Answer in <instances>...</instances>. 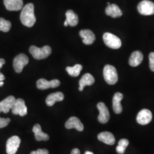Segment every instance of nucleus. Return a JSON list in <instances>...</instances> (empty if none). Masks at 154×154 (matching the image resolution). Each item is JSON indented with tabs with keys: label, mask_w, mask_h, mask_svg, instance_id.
I'll list each match as a JSON object with an SVG mask.
<instances>
[{
	"label": "nucleus",
	"mask_w": 154,
	"mask_h": 154,
	"mask_svg": "<svg viewBox=\"0 0 154 154\" xmlns=\"http://www.w3.org/2000/svg\"><path fill=\"white\" fill-rule=\"evenodd\" d=\"M20 20L22 24L29 28L32 27L36 22L34 14V6L32 3L26 4L22 9L20 14Z\"/></svg>",
	"instance_id": "1"
},
{
	"label": "nucleus",
	"mask_w": 154,
	"mask_h": 154,
	"mask_svg": "<svg viewBox=\"0 0 154 154\" xmlns=\"http://www.w3.org/2000/svg\"><path fill=\"white\" fill-rule=\"evenodd\" d=\"M29 52L33 58L40 60L48 57L51 53V49L49 46H45L41 48H37L35 46H31L29 48Z\"/></svg>",
	"instance_id": "2"
},
{
	"label": "nucleus",
	"mask_w": 154,
	"mask_h": 154,
	"mask_svg": "<svg viewBox=\"0 0 154 154\" xmlns=\"http://www.w3.org/2000/svg\"><path fill=\"white\" fill-rule=\"evenodd\" d=\"M103 77L106 82L109 85H115L118 80V75L116 67L110 65H106L103 69Z\"/></svg>",
	"instance_id": "3"
},
{
	"label": "nucleus",
	"mask_w": 154,
	"mask_h": 154,
	"mask_svg": "<svg viewBox=\"0 0 154 154\" xmlns=\"http://www.w3.org/2000/svg\"><path fill=\"white\" fill-rule=\"evenodd\" d=\"M103 39L106 45L110 48L118 49L121 47V40L114 34L105 33L103 35Z\"/></svg>",
	"instance_id": "4"
},
{
	"label": "nucleus",
	"mask_w": 154,
	"mask_h": 154,
	"mask_svg": "<svg viewBox=\"0 0 154 154\" xmlns=\"http://www.w3.org/2000/svg\"><path fill=\"white\" fill-rule=\"evenodd\" d=\"M139 13L144 16H151L154 14V3L148 0L141 1L138 5Z\"/></svg>",
	"instance_id": "5"
},
{
	"label": "nucleus",
	"mask_w": 154,
	"mask_h": 154,
	"mask_svg": "<svg viewBox=\"0 0 154 154\" xmlns=\"http://www.w3.org/2000/svg\"><path fill=\"white\" fill-rule=\"evenodd\" d=\"M29 63L28 56L25 54H20L16 56L13 60V67L15 72L20 73L22 72L23 67Z\"/></svg>",
	"instance_id": "6"
},
{
	"label": "nucleus",
	"mask_w": 154,
	"mask_h": 154,
	"mask_svg": "<svg viewBox=\"0 0 154 154\" xmlns=\"http://www.w3.org/2000/svg\"><path fill=\"white\" fill-rule=\"evenodd\" d=\"M11 112L14 115H19L21 116H26L28 113V109L24 100L22 98L17 99L11 109Z\"/></svg>",
	"instance_id": "7"
},
{
	"label": "nucleus",
	"mask_w": 154,
	"mask_h": 154,
	"mask_svg": "<svg viewBox=\"0 0 154 154\" xmlns=\"http://www.w3.org/2000/svg\"><path fill=\"white\" fill-rule=\"evenodd\" d=\"M21 144V139L18 136H13L6 142V152L8 154H15Z\"/></svg>",
	"instance_id": "8"
},
{
	"label": "nucleus",
	"mask_w": 154,
	"mask_h": 154,
	"mask_svg": "<svg viewBox=\"0 0 154 154\" xmlns=\"http://www.w3.org/2000/svg\"><path fill=\"white\" fill-rule=\"evenodd\" d=\"M97 108L99 111L98 121L102 124L106 123L110 119V112L107 107L104 103L99 102L97 105Z\"/></svg>",
	"instance_id": "9"
},
{
	"label": "nucleus",
	"mask_w": 154,
	"mask_h": 154,
	"mask_svg": "<svg viewBox=\"0 0 154 154\" xmlns=\"http://www.w3.org/2000/svg\"><path fill=\"white\" fill-rule=\"evenodd\" d=\"M61 82L58 79H53L48 81L46 79L41 78L37 82V87L40 90H46L49 88H55L58 87Z\"/></svg>",
	"instance_id": "10"
},
{
	"label": "nucleus",
	"mask_w": 154,
	"mask_h": 154,
	"mask_svg": "<svg viewBox=\"0 0 154 154\" xmlns=\"http://www.w3.org/2000/svg\"><path fill=\"white\" fill-rule=\"evenodd\" d=\"M152 114L148 109H143L138 113L137 121L141 125H146L152 121Z\"/></svg>",
	"instance_id": "11"
},
{
	"label": "nucleus",
	"mask_w": 154,
	"mask_h": 154,
	"mask_svg": "<svg viewBox=\"0 0 154 154\" xmlns=\"http://www.w3.org/2000/svg\"><path fill=\"white\" fill-rule=\"evenodd\" d=\"M16 100V99L14 96L11 95L2 100L0 102V113L1 112L8 113L10 110L12 109Z\"/></svg>",
	"instance_id": "12"
},
{
	"label": "nucleus",
	"mask_w": 154,
	"mask_h": 154,
	"mask_svg": "<svg viewBox=\"0 0 154 154\" xmlns=\"http://www.w3.org/2000/svg\"><path fill=\"white\" fill-rule=\"evenodd\" d=\"M6 9L9 11H18L22 9L23 0H4Z\"/></svg>",
	"instance_id": "13"
},
{
	"label": "nucleus",
	"mask_w": 154,
	"mask_h": 154,
	"mask_svg": "<svg viewBox=\"0 0 154 154\" xmlns=\"http://www.w3.org/2000/svg\"><path fill=\"white\" fill-rule=\"evenodd\" d=\"M65 127L67 129L75 128L78 131H82L84 129L82 122L75 116L71 117L67 120L65 123Z\"/></svg>",
	"instance_id": "14"
},
{
	"label": "nucleus",
	"mask_w": 154,
	"mask_h": 154,
	"mask_svg": "<svg viewBox=\"0 0 154 154\" xmlns=\"http://www.w3.org/2000/svg\"><path fill=\"white\" fill-rule=\"evenodd\" d=\"M80 36L82 38V42L85 45H91L95 41V36L93 32L88 29L82 30L79 32Z\"/></svg>",
	"instance_id": "15"
},
{
	"label": "nucleus",
	"mask_w": 154,
	"mask_h": 154,
	"mask_svg": "<svg viewBox=\"0 0 154 154\" xmlns=\"http://www.w3.org/2000/svg\"><path fill=\"white\" fill-rule=\"evenodd\" d=\"M123 95L121 93H116L112 98V107L116 114H119L122 112V106L121 102L123 99Z\"/></svg>",
	"instance_id": "16"
},
{
	"label": "nucleus",
	"mask_w": 154,
	"mask_h": 154,
	"mask_svg": "<svg viewBox=\"0 0 154 154\" xmlns=\"http://www.w3.org/2000/svg\"><path fill=\"white\" fill-rule=\"evenodd\" d=\"M106 14L114 18H119L122 16V11L118 5L116 4H110L106 8Z\"/></svg>",
	"instance_id": "17"
},
{
	"label": "nucleus",
	"mask_w": 154,
	"mask_h": 154,
	"mask_svg": "<svg viewBox=\"0 0 154 154\" xmlns=\"http://www.w3.org/2000/svg\"><path fill=\"white\" fill-rule=\"evenodd\" d=\"M64 99V95L61 92H57L50 94L49 95L46 99V103L48 106H53L57 102H61Z\"/></svg>",
	"instance_id": "18"
},
{
	"label": "nucleus",
	"mask_w": 154,
	"mask_h": 154,
	"mask_svg": "<svg viewBox=\"0 0 154 154\" xmlns=\"http://www.w3.org/2000/svg\"><path fill=\"white\" fill-rule=\"evenodd\" d=\"M94 82H95V79L91 74L89 73L85 74V75H83L79 82V90L80 91H82L83 88L86 86H91L93 85Z\"/></svg>",
	"instance_id": "19"
},
{
	"label": "nucleus",
	"mask_w": 154,
	"mask_h": 154,
	"mask_svg": "<svg viewBox=\"0 0 154 154\" xmlns=\"http://www.w3.org/2000/svg\"><path fill=\"white\" fill-rule=\"evenodd\" d=\"M98 139L100 142H102L108 145H113L116 143V138L113 134L107 131L100 133L98 135Z\"/></svg>",
	"instance_id": "20"
},
{
	"label": "nucleus",
	"mask_w": 154,
	"mask_h": 154,
	"mask_svg": "<svg viewBox=\"0 0 154 154\" xmlns=\"http://www.w3.org/2000/svg\"><path fill=\"white\" fill-rule=\"evenodd\" d=\"M143 55L140 51H134L129 59V64L132 67H136L139 65L143 61Z\"/></svg>",
	"instance_id": "21"
},
{
	"label": "nucleus",
	"mask_w": 154,
	"mask_h": 154,
	"mask_svg": "<svg viewBox=\"0 0 154 154\" xmlns=\"http://www.w3.org/2000/svg\"><path fill=\"white\" fill-rule=\"evenodd\" d=\"M33 131L35 134V138L37 141H46L49 139V136L42 132L41 127L39 124H35L33 128Z\"/></svg>",
	"instance_id": "22"
},
{
	"label": "nucleus",
	"mask_w": 154,
	"mask_h": 154,
	"mask_svg": "<svg viewBox=\"0 0 154 154\" xmlns=\"http://www.w3.org/2000/svg\"><path fill=\"white\" fill-rule=\"evenodd\" d=\"M66 21L71 26H75L78 23V17L72 10H69L66 13Z\"/></svg>",
	"instance_id": "23"
},
{
	"label": "nucleus",
	"mask_w": 154,
	"mask_h": 154,
	"mask_svg": "<svg viewBox=\"0 0 154 154\" xmlns=\"http://www.w3.org/2000/svg\"><path fill=\"white\" fill-rule=\"evenodd\" d=\"M82 69L83 67L81 65L77 64L72 67H67L66 70L70 76L75 77H78L80 74Z\"/></svg>",
	"instance_id": "24"
},
{
	"label": "nucleus",
	"mask_w": 154,
	"mask_h": 154,
	"mask_svg": "<svg viewBox=\"0 0 154 154\" xmlns=\"http://www.w3.org/2000/svg\"><path fill=\"white\" fill-rule=\"evenodd\" d=\"M11 27V22L4 18H0V31L8 32Z\"/></svg>",
	"instance_id": "25"
},
{
	"label": "nucleus",
	"mask_w": 154,
	"mask_h": 154,
	"mask_svg": "<svg viewBox=\"0 0 154 154\" xmlns=\"http://www.w3.org/2000/svg\"><path fill=\"white\" fill-rule=\"evenodd\" d=\"M11 122L9 118H2L0 117V128L7 126Z\"/></svg>",
	"instance_id": "26"
},
{
	"label": "nucleus",
	"mask_w": 154,
	"mask_h": 154,
	"mask_svg": "<svg viewBox=\"0 0 154 154\" xmlns=\"http://www.w3.org/2000/svg\"><path fill=\"white\" fill-rule=\"evenodd\" d=\"M149 68L151 71L154 72V52H151L149 54Z\"/></svg>",
	"instance_id": "27"
},
{
	"label": "nucleus",
	"mask_w": 154,
	"mask_h": 154,
	"mask_svg": "<svg viewBox=\"0 0 154 154\" xmlns=\"http://www.w3.org/2000/svg\"><path fill=\"white\" fill-rule=\"evenodd\" d=\"M128 144H129V142H128V140L127 139H122L119 140V142L118 143V146H121L122 147L126 149L127 147L128 146Z\"/></svg>",
	"instance_id": "28"
},
{
	"label": "nucleus",
	"mask_w": 154,
	"mask_h": 154,
	"mask_svg": "<svg viewBox=\"0 0 154 154\" xmlns=\"http://www.w3.org/2000/svg\"><path fill=\"white\" fill-rule=\"evenodd\" d=\"M30 154H49V151L46 149H38L37 151H33Z\"/></svg>",
	"instance_id": "29"
},
{
	"label": "nucleus",
	"mask_w": 154,
	"mask_h": 154,
	"mask_svg": "<svg viewBox=\"0 0 154 154\" xmlns=\"http://www.w3.org/2000/svg\"><path fill=\"white\" fill-rule=\"evenodd\" d=\"M116 152L119 154H123L125 152L126 149L122 147L119 146H118L116 147Z\"/></svg>",
	"instance_id": "30"
},
{
	"label": "nucleus",
	"mask_w": 154,
	"mask_h": 154,
	"mask_svg": "<svg viewBox=\"0 0 154 154\" xmlns=\"http://www.w3.org/2000/svg\"><path fill=\"white\" fill-rule=\"evenodd\" d=\"M71 154H81V152L79 149H74L72 150Z\"/></svg>",
	"instance_id": "31"
},
{
	"label": "nucleus",
	"mask_w": 154,
	"mask_h": 154,
	"mask_svg": "<svg viewBox=\"0 0 154 154\" xmlns=\"http://www.w3.org/2000/svg\"><path fill=\"white\" fill-rule=\"evenodd\" d=\"M5 63V61L4 59L3 58H1L0 59V69L2 67L3 65Z\"/></svg>",
	"instance_id": "32"
},
{
	"label": "nucleus",
	"mask_w": 154,
	"mask_h": 154,
	"mask_svg": "<svg viewBox=\"0 0 154 154\" xmlns=\"http://www.w3.org/2000/svg\"><path fill=\"white\" fill-rule=\"evenodd\" d=\"M5 77L4 76V75L2 73L0 72V82L3 81L4 80H5Z\"/></svg>",
	"instance_id": "33"
},
{
	"label": "nucleus",
	"mask_w": 154,
	"mask_h": 154,
	"mask_svg": "<svg viewBox=\"0 0 154 154\" xmlns=\"http://www.w3.org/2000/svg\"><path fill=\"white\" fill-rule=\"evenodd\" d=\"M69 25H68V23H67V22L66 21H65V22H64V26H67Z\"/></svg>",
	"instance_id": "34"
},
{
	"label": "nucleus",
	"mask_w": 154,
	"mask_h": 154,
	"mask_svg": "<svg viewBox=\"0 0 154 154\" xmlns=\"http://www.w3.org/2000/svg\"><path fill=\"white\" fill-rule=\"evenodd\" d=\"M85 154H94L92 152L90 151H86Z\"/></svg>",
	"instance_id": "35"
},
{
	"label": "nucleus",
	"mask_w": 154,
	"mask_h": 154,
	"mask_svg": "<svg viewBox=\"0 0 154 154\" xmlns=\"http://www.w3.org/2000/svg\"><path fill=\"white\" fill-rule=\"evenodd\" d=\"M4 83L3 81L0 82V87H2V86L4 85Z\"/></svg>",
	"instance_id": "36"
}]
</instances>
